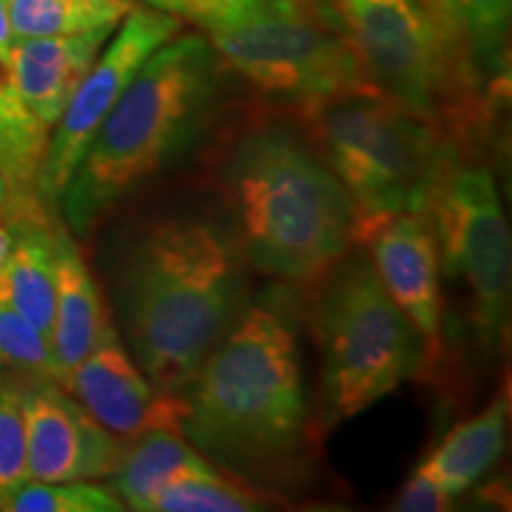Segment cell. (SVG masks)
<instances>
[{"label":"cell","instance_id":"6da1fadb","mask_svg":"<svg viewBox=\"0 0 512 512\" xmlns=\"http://www.w3.org/2000/svg\"><path fill=\"white\" fill-rule=\"evenodd\" d=\"M228 138L216 181L242 252L268 275L316 283L354 245V204L344 185L290 110L247 112Z\"/></svg>","mask_w":512,"mask_h":512},{"label":"cell","instance_id":"7a4b0ae2","mask_svg":"<svg viewBox=\"0 0 512 512\" xmlns=\"http://www.w3.org/2000/svg\"><path fill=\"white\" fill-rule=\"evenodd\" d=\"M235 242L214 223L164 219L128 252L119 287L124 330L157 392L181 396L240 316Z\"/></svg>","mask_w":512,"mask_h":512},{"label":"cell","instance_id":"3957f363","mask_svg":"<svg viewBox=\"0 0 512 512\" xmlns=\"http://www.w3.org/2000/svg\"><path fill=\"white\" fill-rule=\"evenodd\" d=\"M181 399L183 434L216 463L252 477L292 463L306 430V396L290 311L275 302L249 306Z\"/></svg>","mask_w":512,"mask_h":512},{"label":"cell","instance_id":"277c9868","mask_svg":"<svg viewBox=\"0 0 512 512\" xmlns=\"http://www.w3.org/2000/svg\"><path fill=\"white\" fill-rule=\"evenodd\" d=\"M219 74L221 64L202 34H178L147 57L62 192L74 235H93L128 195L192 143L214 105Z\"/></svg>","mask_w":512,"mask_h":512},{"label":"cell","instance_id":"5b68a950","mask_svg":"<svg viewBox=\"0 0 512 512\" xmlns=\"http://www.w3.org/2000/svg\"><path fill=\"white\" fill-rule=\"evenodd\" d=\"M354 204V242L399 214H422L448 140L373 83L285 105Z\"/></svg>","mask_w":512,"mask_h":512},{"label":"cell","instance_id":"8992f818","mask_svg":"<svg viewBox=\"0 0 512 512\" xmlns=\"http://www.w3.org/2000/svg\"><path fill=\"white\" fill-rule=\"evenodd\" d=\"M325 418L363 413L422 366L425 342L363 259L332 268L316 304Z\"/></svg>","mask_w":512,"mask_h":512},{"label":"cell","instance_id":"52a82bcc","mask_svg":"<svg viewBox=\"0 0 512 512\" xmlns=\"http://www.w3.org/2000/svg\"><path fill=\"white\" fill-rule=\"evenodd\" d=\"M221 72L240 76L273 105H299L370 83L328 0H256L207 29Z\"/></svg>","mask_w":512,"mask_h":512},{"label":"cell","instance_id":"ba28073f","mask_svg":"<svg viewBox=\"0 0 512 512\" xmlns=\"http://www.w3.org/2000/svg\"><path fill=\"white\" fill-rule=\"evenodd\" d=\"M475 150L448 145L430 200V219L448 278L470 294V323L484 354H496L508 332L512 240L501 195Z\"/></svg>","mask_w":512,"mask_h":512},{"label":"cell","instance_id":"9c48e42d","mask_svg":"<svg viewBox=\"0 0 512 512\" xmlns=\"http://www.w3.org/2000/svg\"><path fill=\"white\" fill-rule=\"evenodd\" d=\"M366 79L448 133L456 114L439 46L415 0H328Z\"/></svg>","mask_w":512,"mask_h":512},{"label":"cell","instance_id":"30bf717a","mask_svg":"<svg viewBox=\"0 0 512 512\" xmlns=\"http://www.w3.org/2000/svg\"><path fill=\"white\" fill-rule=\"evenodd\" d=\"M183 19L155 8H133L114 29L105 50L95 57L83 81L76 88L62 117L53 126L41 174H38V200L48 211L60 207L62 192L76 166L86 155L88 145L128 83L136 79L147 57L166 41L181 34Z\"/></svg>","mask_w":512,"mask_h":512},{"label":"cell","instance_id":"8fae6325","mask_svg":"<svg viewBox=\"0 0 512 512\" xmlns=\"http://www.w3.org/2000/svg\"><path fill=\"white\" fill-rule=\"evenodd\" d=\"M22 411L31 482H91L117 470L124 446L57 382L24 377Z\"/></svg>","mask_w":512,"mask_h":512},{"label":"cell","instance_id":"7c38bea8","mask_svg":"<svg viewBox=\"0 0 512 512\" xmlns=\"http://www.w3.org/2000/svg\"><path fill=\"white\" fill-rule=\"evenodd\" d=\"M107 432L136 439L152 430L183 437V399L157 392L121 344L114 323L64 387Z\"/></svg>","mask_w":512,"mask_h":512},{"label":"cell","instance_id":"4fadbf2b","mask_svg":"<svg viewBox=\"0 0 512 512\" xmlns=\"http://www.w3.org/2000/svg\"><path fill=\"white\" fill-rule=\"evenodd\" d=\"M361 245L373 252V268L384 290L432 349L441 337V259L425 214H399L382 221Z\"/></svg>","mask_w":512,"mask_h":512},{"label":"cell","instance_id":"5bb4252c","mask_svg":"<svg viewBox=\"0 0 512 512\" xmlns=\"http://www.w3.org/2000/svg\"><path fill=\"white\" fill-rule=\"evenodd\" d=\"M117 27L67 36L15 38L5 72L24 105L46 128L60 121L79 83Z\"/></svg>","mask_w":512,"mask_h":512},{"label":"cell","instance_id":"9a60e30c","mask_svg":"<svg viewBox=\"0 0 512 512\" xmlns=\"http://www.w3.org/2000/svg\"><path fill=\"white\" fill-rule=\"evenodd\" d=\"M112 320L102 306L81 249L67 228H55V316L50 330V358L55 382L64 387L72 370L95 349Z\"/></svg>","mask_w":512,"mask_h":512},{"label":"cell","instance_id":"2e32d148","mask_svg":"<svg viewBox=\"0 0 512 512\" xmlns=\"http://www.w3.org/2000/svg\"><path fill=\"white\" fill-rule=\"evenodd\" d=\"M50 128L38 121L0 62V171L10 188V209L0 219L5 223L53 219L38 200V174L46 157Z\"/></svg>","mask_w":512,"mask_h":512},{"label":"cell","instance_id":"e0dca14e","mask_svg":"<svg viewBox=\"0 0 512 512\" xmlns=\"http://www.w3.org/2000/svg\"><path fill=\"white\" fill-rule=\"evenodd\" d=\"M12 249L0 264V304L50 337L55 316V228L53 219L8 223Z\"/></svg>","mask_w":512,"mask_h":512},{"label":"cell","instance_id":"ac0fdd59","mask_svg":"<svg viewBox=\"0 0 512 512\" xmlns=\"http://www.w3.org/2000/svg\"><path fill=\"white\" fill-rule=\"evenodd\" d=\"M508 406V394L501 392L482 413L453 427L415 472L430 479L451 501L465 494L503 456Z\"/></svg>","mask_w":512,"mask_h":512},{"label":"cell","instance_id":"d6986e66","mask_svg":"<svg viewBox=\"0 0 512 512\" xmlns=\"http://www.w3.org/2000/svg\"><path fill=\"white\" fill-rule=\"evenodd\" d=\"M219 475L204 456L192 448L181 434L152 430L124 446L117 470L112 472L114 494L126 508L150 512L155 496L166 484L183 477Z\"/></svg>","mask_w":512,"mask_h":512},{"label":"cell","instance_id":"ffe728a7","mask_svg":"<svg viewBox=\"0 0 512 512\" xmlns=\"http://www.w3.org/2000/svg\"><path fill=\"white\" fill-rule=\"evenodd\" d=\"M133 8V0H8L15 38L67 36L119 27Z\"/></svg>","mask_w":512,"mask_h":512},{"label":"cell","instance_id":"44dd1931","mask_svg":"<svg viewBox=\"0 0 512 512\" xmlns=\"http://www.w3.org/2000/svg\"><path fill=\"white\" fill-rule=\"evenodd\" d=\"M467 46L479 81L496 100L510 88V17L512 0H458Z\"/></svg>","mask_w":512,"mask_h":512},{"label":"cell","instance_id":"7402d4cb","mask_svg":"<svg viewBox=\"0 0 512 512\" xmlns=\"http://www.w3.org/2000/svg\"><path fill=\"white\" fill-rule=\"evenodd\" d=\"M126 505L112 489L88 482H31L19 484L5 496L0 510L10 512H119Z\"/></svg>","mask_w":512,"mask_h":512},{"label":"cell","instance_id":"603a6c76","mask_svg":"<svg viewBox=\"0 0 512 512\" xmlns=\"http://www.w3.org/2000/svg\"><path fill=\"white\" fill-rule=\"evenodd\" d=\"M261 508L264 505L254 491L221 475H209L166 484L152 501L150 512H252Z\"/></svg>","mask_w":512,"mask_h":512},{"label":"cell","instance_id":"cb8c5ba5","mask_svg":"<svg viewBox=\"0 0 512 512\" xmlns=\"http://www.w3.org/2000/svg\"><path fill=\"white\" fill-rule=\"evenodd\" d=\"M24 377L12 373L0 380V503L27 482V432L22 411Z\"/></svg>","mask_w":512,"mask_h":512},{"label":"cell","instance_id":"d4e9b609","mask_svg":"<svg viewBox=\"0 0 512 512\" xmlns=\"http://www.w3.org/2000/svg\"><path fill=\"white\" fill-rule=\"evenodd\" d=\"M0 361L27 380L55 382L48 339L5 304H0Z\"/></svg>","mask_w":512,"mask_h":512},{"label":"cell","instance_id":"484cf974","mask_svg":"<svg viewBox=\"0 0 512 512\" xmlns=\"http://www.w3.org/2000/svg\"><path fill=\"white\" fill-rule=\"evenodd\" d=\"M133 3H145L147 8L169 12L178 19H188V22L200 24L204 29L221 24L230 12V0H133Z\"/></svg>","mask_w":512,"mask_h":512},{"label":"cell","instance_id":"4316f807","mask_svg":"<svg viewBox=\"0 0 512 512\" xmlns=\"http://www.w3.org/2000/svg\"><path fill=\"white\" fill-rule=\"evenodd\" d=\"M451 498L444 491H439L430 479L422 477L420 472H413L408 477L406 486L401 489V494L396 496L392 510L399 512H441L451 508Z\"/></svg>","mask_w":512,"mask_h":512},{"label":"cell","instance_id":"83f0119b","mask_svg":"<svg viewBox=\"0 0 512 512\" xmlns=\"http://www.w3.org/2000/svg\"><path fill=\"white\" fill-rule=\"evenodd\" d=\"M12 43H15V34H12V27H10L8 0H0V62H5Z\"/></svg>","mask_w":512,"mask_h":512},{"label":"cell","instance_id":"f1b7e54d","mask_svg":"<svg viewBox=\"0 0 512 512\" xmlns=\"http://www.w3.org/2000/svg\"><path fill=\"white\" fill-rule=\"evenodd\" d=\"M10 249H12V228L0 219V264H3L5 256L10 254Z\"/></svg>","mask_w":512,"mask_h":512},{"label":"cell","instance_id":"f546056e","mask_svg":"<svg viewBox=\"0 0 512 512\" xmlns=\"http://www.w3.org/2000/svg\"><path fill=\"white\" fill-rule=\"evenodd\" d=\"M8 209H10V188H8V181H5L3 171H0V216H3Z\"/></svg>","mask_w":512,"mask_h":512},{"label":"cell","instance_id":"4dcf8cb0","mask_svg":"<svg viewBox=\"0 0 512 512\" xmlns=\"http://www.w3.org/2000/svg\"><path fill=\"white\" fill-rule=\"evenodd\" d=\"M254 3H256V0H230V12H228L226 19L240 15L242 10H247L249 5H254ZM226 19H223V22H226ZM214 27H216V24H214Z\"/></svg>","mask_w":512,"mask_h":512},{"label":"cell","instance_id":"1f68e13d","mask_svg":"<svg viewBox=\"0 0 512 512\" xmlns=\"http://www.w3.org/2000/svg\"><path fill=\"white\" fill-rule=\"evenodd\" d=\"M0 363H3V361H0Z\"/></svg>","mask_w":512,"mask_h":512}]
</instances>
